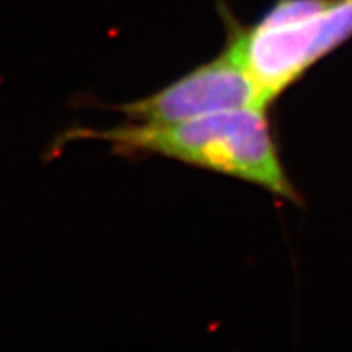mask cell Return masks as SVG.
<instances>
[{"label":"cell","instance_id":"cell-2","mask_svg":"<svg viewBox=\"0 0 352 352\" xmlns=\"http://www.w3.org/2000/svg\"><path fill=\"white\" fill-rule=\"evenodd\" d=\"M334 0H274L256 21L240 23L223 0L219 13L227 28L226 46L235 56L267 108L320 57L323 20Z\"/></svg>","mask_w":352,"mask_h":352},{"label":"cell","instance_id":"cell-1","mask_svg":"<svg viewBox=\"0 0 352 352\" xmlns=\"http://www.w3.org/2000/svg\"><path fill=\"white\" fill-rule=\"evenodd\" d=\"M72 140H103L121 157L171 158L256 184L294 204L300 202L263 107L227 109L166 124L132 121L108 129L80 126L65 132L60 142Z\"/></svg>","mask_w":352,"mask_h":352},{"label":"cell","instance_id":"cell-3","mask_svg":"<svg viewBox=\"0 0 352 352\" xmlns=\"http://www.w3.org/2000/svg\"><path fill=\"white\" fill-rule=\"evenodd\" d=\"M243 107L263 104L252 78L235 56L223 47L212 60L197 65L155 94L114 109L131 121L166 124Z\"/></svg>","mask_w":352,"mask_h":352}]
</instances>
